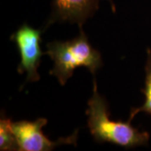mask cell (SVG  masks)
Segmentation results:
<instances>
[{
	"label": "cell",
	"instance_id": "6da1fadb",
	"mask_svg": "<svg viewBox=\"0 0 151 151\" xmlns=\"http://www.w3.org/2000/svg\"><path fill=\"white\" fill-rule=\"evenodd\" d=\"M87 105V126L97 142L112 143L124 148H134L148 143L149 134L135 129L130 121L124 123L109 118L107 103L98 92L96 80L93 81L92 97Z\"/></svg>",
	"mask_w": 151,
	"mask_h": 151
},
{
	"label": "cell",
	"instance_id": "7a4b0ae2",
	"mask_svg": "<svg viewBox=\"0 0 151 151\" xmlns=\"http://www.w3.org/2000/svg\"><path fill=\"white\" fill-rule=\"evenodd\" d=\"M46 49L45 54L48 55L54 63L50 74L56 77L61 86L65 85L77 67H86L95 75L103 65L99 51L90 45L81 29L77 37L67 41L50 42Z\"/></svg>",
	"mask_w": 151,
	"mask_h": 151
},
{
	"label": "cell",
	"instance_id": "3957f363",
	"mask_svg": "<svg viewBox=\"0 0 151 151\" xmlns=\"http://www.w3.org/2000/svg\"><path fill=\"white\" fill-rule=\"evenodd\" d=\"M46 124L47 119L44 118L35 121L22 120L13 123L12 128L19 145V151H50L64 145H76L77 130L68 137L51 141L42 132Z\"/></svg>",
	"mask_w": 151,
	"mask_h": 151
},
{
	"label": "cell",
	"instance_id": "277c9868",
	"mask_svg": "<svg viewBox=\"0 0 151 151\" xmlns=\"http://www.w3.org/2000/svg\"><path fill=\"white\" fill-rule=\"evenodd\" d=\"M42 31L33 29L24 24L12 36V41L16 43L19 54L20 63L18 67L19 73H26V81H38L40 76L38 72L41 56L45 53L40 49V35Z\"/></svg>",
	"mask_w": 151,
	"mask_h": 151
},
{
	"label": "cell",
	"instance_id": "5b68a950",
	"mask_svg": "<svg viewBox=\"0 0 151 151\" xmlns=\"http://www.w3.org/2000/svg\"><path fill=\"white\" fill-rule=\"evenodd\" d=\"M100 0H52V12L46 27L55 22L83 24L98 9Z\"/></svg>",
	"mask_w": 151,
	"mask_h": 151
},
{
	"label": "cell",
	"instance_id": "8992f818",
	"mask_svg": "<svg viewBox=\"0 0 151 151\" xmlns=\"http://www.w3.org/2000/svg\"><path fill=\"white\" fill-rule=\"evenodd\" d=\"M13 122L5 116H1L0 119V150H19L15 135L12 128Z\"/></svg>",
	"mask_w": 151,
	"mask_h": 151
},
{
	"label": "cell",
	"instance_id": "52a82bcc",
	"mask_svg": "<svg viewBox=\"0 0 151 151\" xmlns=\"http://www.w3.org/2000/svg\"><path fill=\"white\" fill-rule=\"evenodd\" d=\"M145 103L138 108H133L130 112L129 121L134 119L136 114L145 112L151 114V51L148 50V59L145 65Z\"/></svg>",
	"mask_w": 151,
	"mask_h": 151
},
{
	"label": "cell",
	"instance_id": "ba28073f",
	"mask_svg": "<svg viewBox=\"0 0 151 151\" xmlns=\"http://www.w3.org/2000/svg\"><path fill=\"white\" fill-rule=\"evenodd\" d=\"M108 1H110V2H111V4H112V8H113V10L115 11V9H114V4H113V0H108Z\"/></svg>",
	"mask_w": 151,
	"mask_h": 151
}]
</instances>
